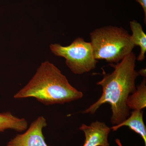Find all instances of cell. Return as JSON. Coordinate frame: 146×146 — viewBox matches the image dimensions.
<instances>
[{"label":"cell","instance_id":"1","mask_svg":"<svg viewBox=\"0 0 146 146\" xmlns=\"http://www.w3.org/2000/svg\"><path fill=\"white\" fill-rule=\"evenodd\" d=\"M136 59V54L131 52L114 65L111 74H105L97 83L102 86V96L82 113L94 114L102 105L108 103L112 110L111 123L117 125L125 120L130 115L127 99L136 90L135 82L140 75L135 70Z\"/></svg>","mask_w":146,"mask_h":146},{"label":"cell","instance_id":"2","mask_svg":"<svg viewBox=\"0 0 146 146\" xmlns=\"http://www.w3.org/2000/svg\"><path fill=\"white\" fill-rule=\"evenodd\" d=\"M83 97L82 92L72 86L61 71L48 61L42 63L28 83L13 96L16 99L34 98L47 106L64 104Z\"/></svg>","mask_w":146,"mask_h":146},{"label":"cell","instance_id":"3","mask_svg":"<svg viewBox=\"0 0 146 146\" xmlns=\"http://www.w3.org/2000/svg\"><path fill=\"white\" fill-rule=\"evenodd\" d=\"M94 56L97 60L118 63L132 52L135 45L131 35L121 27L106 26L90 33Z\"/></svg>","mask_w":146,"mask_h":146},{"label":"cell","instance_id":"4","mask_svg":"<svg viewBox=\"0 0 146 146\" xmlns=\"http://www.w3.org/2000/svg\"><path fill=\"white\" fill-rule=\"evenodd\" d=\"M50 48L55 55L65 58L66 65L75 74L89 72L96 68L98 62L94 56L91 42H85L81 37H78L67 46L54 44Z\"/></svg>","mask_w":146,"mask_h":146},{"label":"cell","instance_id":"5","mask_svg":"<svg viewBox=\"0 0 146 146\" xmlns=\"http://www.w3.org/2000/svg\"><path fill=\"white\" fill-rule=\"evenodd\" d=\"M47 125L46 119L39 116L24 133L17 134L11 139L7 146H48L43 133V129Z\"/></svg>","mask_w":146,"mask_h":146},{"label":"cell","instance_id":"6","mask_svg":"<svg viewBox=\"0 0 146 146\" xmlns=\"http://www.w3.org/2000/svg\"><path fill=\"white\" fill-rule=\"evenodd\" d=\"M85 135L83 146H109L108 135L110 127L103 122L97 121L88 125L82 124L79 127Z\"/></svg>","mask_w":146,"mask_h":146},{"label":"cell","instance_id":"7","mask_svg":"<svg viewBox=\"0 0 146 146\" xmlns=\"http://www.w3.org/2000/svg\"><path fill=\"white\" fill-rule=\"evenodd\" d=\"M143 115V110H133L125 120L119 124L113 125L110 127V129L112 131H116L122 127H128L141 136L143 140L145 146H146V127L144 123Z\"/></svg>","mask_w":146,"mask_h":146},{"label":"cell","instance_id":"8","mask_svg":"<svg viewBox=\"0 0 146 146\" xmlns=\"http://www.w3.org/2000/svg\"><path fill=\"white\" fill-rule=\"evenodd\" d=\"M28 126L25 118L18 117L9 112H0V133L7 129L23 132L27 130Z\"/></svg>","mask_w":146,"mask_h":146},{"label":"cell","instance_id":"9","mask_svg":"<svg viewBox=\"0 0 146 146\" xmlns=\"http://www.w3.org/2000/svg\"><path fill=\"white\" fill-rule=\"evenodd\" d=\"M130 27L132 31L131 39L135 46L140 47L141 51L136 59L142 61L145 58L146 52V35L143 30L141 24L135 20L130 21Z\"/></svg>","mask_w":146,"mask_h":146},{"label":"cell","instance_id":"10","mask_svg":"<svg viewBox=\"0 0 146 146\" xmlns=\"http://www.w3.org/2000/svg\"><path fill=\"white\" fill-rule=\"evenodd\" d=\"M127 106L129 109L142 110L146 107V79L144 78L135 91L127 99Z\"/></svg>","mask_w":146,"mask_h":146},{"label":"cell","instance_id":"11","mask_svg":"<svg viewBox=\"0 0 146 146\" xmlns=\"http://www.w3.org/2000/svg\"><path fill=\"white\" fill-rule=\"evenodd\" d=\"M136 1L139 3L143 7L145 13V18H144V23L146 24V0H136Z\"/></svg>","mask_w":146,"mask_h":146},{"label":"cell","instance_id":"12","mask_svg":"<svg viewBox=\"0 0 146 146\" xmlns=\"http://www.w3.org/2000/svg\"><path fill=\"white\" fill-rule=\"evenodd\" d=\"M138 74L139 75L143 76L144 77L146 78V69H142L140 70L139 72H138Z\"/></svg>","mask_w":146,"mask_h":146}]
</instances>
